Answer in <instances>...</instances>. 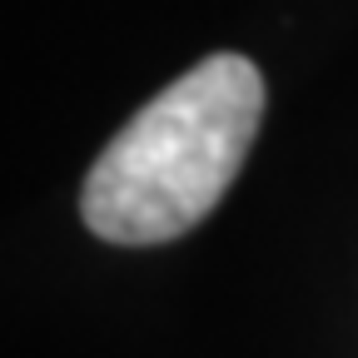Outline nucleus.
<instances>
[{
    "label": "nucleus",
    "instance_id": "1",
    "mask_svg": "<svg viewBox=\"0 0 358 358\" xmlns=\"http://www.w3.org/2000/svg\"><path fill=\"white\" fill-rule=\"evenodd\" d=\"M264 120V75L244 55H209L134 115L90 164L80 214L110 244L189 234L224 199Z\"/></svg>",
    "mask_w": 358,
    "mask_h": 358
}]
</instances>
